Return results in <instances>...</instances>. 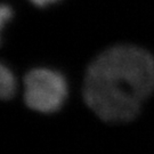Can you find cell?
I'll return each instance as SVG.
<instances>
[{"label":"cell","instance_id":"1","mask_svg":"<svg viewBox=\"0 0 154 154\" xmlns=\"http://www.w3.org/2000/svg\"><path fill=\"white\" fill-rule=\"evenodd\" d=\"M154 90V60L134 46L106 49L87 69L83 98L106 122H129Z\"/></svg>","mask_w":154,"mask_h":154},{"label":"cell","instance_id":"2","mask_svg":"<svg viewBox=\"0 0 154 154\" xmlns=\"http://www.w3.org/2000/svg\"><path fill=\"white\" fill-rule=\"evenodd\" d=\"M67 96V83L60 72L33 69L24 77V102L33 111L54 113Z\"/></svg>","mask_w":154,"mask_h":154},{"label":"cell","instance_id":"3","mask_svg":"<svg viewBox=\"0 0 154 154\" xmlns=\"http://www.w3.org/2000/svg\"><path fill=\"white\" fill-rule=\"evenodd\" d=\"M16 91L14 74L6 65L0 66V95L2 99H11Z\"/></svg>","mask_w":154,"mask_h":154},{"label":"cell","instance_id":"4","mask_svg":"<svg viewBox=\"0 0 154 154\" xmlns=\"http://www.w3.org/2000/svg\"><path fill=\"white\" fill-rule=\"evenodd\" d=\"M11 9L9 6H7L6 4L1 6V11H0V21H1V28H4L6 23L11 20Z\"/></svg>","mask_w":154,"mask_h":154},{"label":"cell","instance_id":"5","mask_svg":"<svg viewBox=\"0 0 154 154\" xmlns=\"http://www.w3.org/2000/svg\"><path fill=\"white\" fill-rule=\"evenodd\" d=\"M30 1L35 6H38V7H46L50 4H55L58 0H30Z\"/></svg>","mask_w":154,"mask_h":154}]
</instances>
